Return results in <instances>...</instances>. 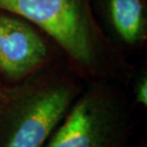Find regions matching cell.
I'll list each match as a JSON object with an SVG mask.
<instances>
[{
	"instance_id": "52a82bcc",
	"label": "cell",
	"mask_w": 147,
	"mask_h": 147,
	"mask_svg": "<svg viewBox=\"0 0 147 147\" xmlns=\"http://www.w3.org/2000/svg\"><path fill=\"white\" fill-rule=\"evenodd\" d=\"M5 82H3V80L1 79V75H0V95H1V93H2V90H3V88H5Z\"/></svg>"
},
{
	"instance_id": "277c9868",
	"label": "cell",
	"mask_w": 147,
	"mask_h": 147,
	"mask_svg": "<svg viewBox=\"0 0 147 147\" xmlns=\"http://www.w3.org/2000/svg\"><path fill=\"white\" fill-rule=\"evenodd\" d=\"M50 67V51L34 25L0 11V75L16 84Z\"/></svg>"
},
{
	"instance_id": "ba28073f",
	"label": "cell",
	"mask_w": 147,
	"mask_h": 147,
	"mask_svg": "<svg viewBox=\"0 0 147 147\" xmlns=\"http://www.w3.org/2000/svg\"><path fill=\"white\" fill-rule=\"evenodd\" d=\"M137 147H147L146 141H145V140H141L140 143H138V146Z\"/></svg>"
},
{
	"instance_id": "5b68a950",
	"label": "cell",
	"mask_w": 147,
	"mask_h": 147,
	"mask_svg": "<svg viewBox=\"0 0 147 147\" xmlns=\"http://www.w3.org/2000/svg\"><path fill=\"white\" fill-rule=\"evenodd\" d=\"M106 16L118 40L140 47L147 39V11L144 0H107Z\"/></svg>"
},
{
	"instance_id": "7a4b0ae2",
	"label": "cell",
	"mask_w": 147,
	"mask_h": 147,
	"mask_svg": "<svg viewBox=\"0 0 147 147\" xmlns=\"http://www.w3.org/2000/svg\"><path fill=\"white\" fill-rule=\"evenodd\" d=\"M85 82L67 67L50 65L0 95V147H44Z\"/></svg>"
},
{
	"instance_id": "6da1fadb",
	"label": "cell",
	"mask_w": 147,
	"mask_h": 147,
	"mask_svg": "<svg viewBox=\"0 0 147 147\" xmlns=\"http://www.w3.org/2000/svg\"><path fill=\"white\" fill-rule=\"evenodd\" d=\"M0 11L48 35L65 55L69 69L85 83H131L133 69L100 28L90 0H0Z\"/></svg>"
},
{
	"instance_id": "8992f818",
	"label": "cell",
	"mask_w": 147,
	"mask_h": 147,
	"mask_svg": "<svg viewBox=\"0 0 147 147\" xmlns=\"http://www.w3.org/2000/svg\"><path fill=\"white\" fill-rule=\"evenodd\" d=\"M132 84V104L134 107H141L146 109L147 107V72L142 70L140 73L133 76L131 81Z\"/></svg>"
},
{
	"instance_id": "3957f363",
	"label": "cell",
	"mask_w": 147,
	"mask_h": 147,
	"mask_svg": "<svg viewBox=\"0 0 147 147\" xmlns=\"http://www.w3.org/2000/svg\"><path fill=\"white\" fill-rule=\"evenodd\" d=\"M123 85L85 83L44 147H126L134 125V105Z\"/></svg>"
}]
</instances>
